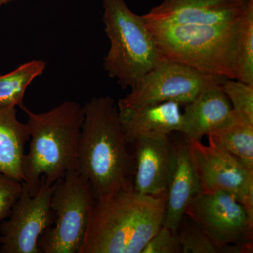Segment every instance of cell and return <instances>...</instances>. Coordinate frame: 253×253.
<instances>
[{
  "instance_id": "6da1fadb",
  "label": "cell",
  "mask_w": 253,
  "mask_h": 253,
  "mask_svg": "<svg viewBox=\"0 0 253 253\" xmlns=\"http://www.w3.org/2000/svg\"><path fill=\"white\" fill-rule=\"evenodd\" d=\"M166 199L137 192L130 181L96 199L78 253H141L163 225Z\"/></svg>"
},
{
  "instance_id": "7a4b0ae2",
  "label": "cell",
  "mask_w": 253,
  "mask_h": 253,
  "mask_svg": "<svg viewBox=\"0 0 253 253\" xmlns=\"http://www.w3.org/2000/svg\"><path fill=\"white\" fill-rule=\"evenodd\" d=\"M83 107L77 169L89 182L97 199L129 182L132 157L115 100L109 96L94 97Z\"/></svg>"
},
{
  "instance_id": "3957f363",
  "label": "cell",
  "mask_w": 253,
  "mask_h": 253,
  "mask_svg": "<svg viewBox=\"0 0 253 253\" xmlns=\"http://www.w3.org/2000/svg\"><path fill=\"white\" fill-rule=\"evenodd\" d=\"M19 108L27 116L31 139L23 160V183L34 196L41 179L50 187L68 171L77 169L84 107L76 101H66L45 113L33 112L24 104Z\"/></svg>"
},
{
  "instance_id": "277c9868",
  "label": "cell",
  "mask_w": 253,
  "mask_h": 253,
  "mask_svg": "<svg viewBox=\"0 0 253 253\" xmlns=\"http://www.w3.org/2000/svg\"><path fill=\"white\" fill-rule=\"evenodd\" d=\"M105 32L110 49L104 68L122 89L132 87L164 57L142 16L133 12L125 0H102Z\"/></svg>"
},
{
  "instance_id": "5b68a950",
  "label": "cell",
  "mask_w": 253,
  "mask_h": 253,
  "mask_svg": "<svg viewBox=\"0 0 253 253\" xmlns=\"http://www.w3.org/2000/svg\"><path fill=\"white\" fill-rule=\"evenodd\" d=\"M146 23L165 59L206 74L234 79L231 69L234 25L219 27Z\"/></svg>"
},
{
  "instance_id": "8992f818",
  "label": "cell",
  "mask_w": 253,
  "mask_h": 253,
  "mask_svg": "<svg viewBox=\"0 0 253 253\" xmlns=\"http://www.w3.org/2000/svg\"><path fill=\"white\" fill-rule=\"evenodd\" d=\"M95 202L89 182L77 169L68 171L56 181L50 203L54 226L40 238L41 253H79Z\"/></svg>"
},
{
  "instance_id": "52a82bcc",
  "label": "cell",
  "mask_w": 253,
  "mask_h": 253,
  "mask_svg": "<svg viewBox=\"0 0 253 253\" xmlns=\"http://www.w3.org/2000/svg\"><path fill=\"white\" fill-rule=\"evenodd\" d=\"M227 78L206 74L181 63L163 59L118 100V107L139 108L160 104H189L204 89L222 84Z\"/></svg>"
},
{
  "instance_id": "ba28073f",
  "label": "cell",
  "mask_w": 253,
  "mask_h": 253,
  "mask_svg": "<svg viewBox=\"0 0 253 253\" xmlns=\"http://www.w3.org/2000/svg\"><path fill=\"white\" fill-rule=\"evenodd\" d=\"M185 215L221 249L228 253L229 245L253 241V223L242 205L224 191H202L188 204Z\"/></svg>"
},
{
  "instance_id": "9c48e42d",
  "label": "cell",
  "mask_w": 253,
  "mask_h": 253,
  "mask_svg": "<svg viewBox=\"0 0 253 253\" xmlns=\"http://www.w3.org/2000/svg\"><path fill=\"white\" fill-rule=\"evenodd\" d=\"M185 139L202 191L233 195L253 223V171L217 148Z\"/></svg>"
},
{
  "instance_id": "30bf717a",
  "label": "cell",
  "mask_w": 253,
  "mask_h": 253,
  "mask_svg": "<svg viewBox=\"0 0 253 253\" xmlns=\"http://www.w3.org/2000/svg\"><path fill=\"white\" fill-rule=\"evenodd\" d=\"M52 186L41 179L38 193L31 196L23 182L21 196L13 206L8 220L0 224V253H41L38 242L43 233L54 224L51 211Z\"/></svg>"
},
{
  "instance_id": "8fae6325",
  "label": "cell",
  "mask_w": 253,
  "mask_h": 253,
  "mask_svg": "<svg viewBox=\"0 0 253 253\" xmlns=\"http://www.w3.org/2000/svg\"><path fill=\"white\" fill-rule=\"evenodd\" d=\"M248 0H163L143 15L145 22L156 25L231 27Z\"/></svg>"
},
{
  "instance_id": "7c38bea8",
  "label": "cell",
  "mask_w": 253,
  "mask_h": 253,
  "mask_svg": "<svg viewBox=\"0 0 253 253\" xmlns=\"http://www.w3.org/2000/svg\"><path fill=\"white\" fill-rule=\"evenodd\" d=\"M201 191L186 139L170 144V167L163 225L177 233L188 204Z\"/></svg>"
},
{
  "instance_id": "4fadbf2b",
  "label": "cell",
  "mask_w": 253,
  "mask_h": 253,
  "mask_svg": "<svg viewBox=\"0 0 253 253\" xmlns=\"http://www.w3.org/2000/svg\"><path fill=\"white\" fill-rule=\"evenodd\" d=\"M120 123L128 145L147 139L167 138L180 132L181 105L168 101L139 108L118 107Z\"/></svg>"
},
{
  "instance_id": "5bb4252c",
  "label": "cell",
  "mask_w": 253,
  "mask_h": 253,
  "mask_svg": "<svg viewBox=\"0 0 253 253\" xmlns=\"http://www.w3.org/2000/svg\"><path fill=\"white\" fill-rule=\"evenodd\" d=\"M221 85L215 84L204 89L186 105L180 132L187 139L201 141L232 119L234 113L230 101Z\"/></svg>"
},
{
  "instance_id": "9a60e30c",
  "label": "cell",
  "mask_w": 253,
  "mask_h": 253,
  "mask_svg": "<svg viewBox=\"0 0 253 253\" xmlns=\"http://www.w3.org/2000/svg\"><path fill=\"white\" fill-rule=\"evenodd\" d=\"M133 187L137 192L158 196L167 193L170 167V144L167 138L147 139L134 144Z\"/></svg>"
},
{
  "instance_id": "2e32d148",
  "label": "cell",
  "mask_w": 253,
  "mask_h": 253,
  "mask_svg": "<svg viewBox=\"0 0 253 253\" xmlns=\"http://www.w3.org/2000/svg\"><path fill=\"white\" fill-rule=\"evenodd\" d=\"M26 123L21 122L14 107H0V173L23 182L25 146L29 141Z\"/></svg>"
},
{
  "instance_id": "e0dca14e",
  "label": "cell",
  "mask_w": 253,
  "mask_h": 253,
  "mask_svg": "<svg viewBox=\"0 0 253 253\" xmlns=\"http://www.w3.org/2000/svg\"><path fill=\"white\" fill-rule=\"evenodd\" d=\"M208 137L210 146L224 151L253 171V123L241 119L234 113L226 126L208 134Z\"/></svg>"
},
{
  "instance_id": "ac0fdd59",
  "label": "cell",
  "mask_w": 253,
  "mask_h": 253,
  "mask_svg": "<svg viewBox=\"0 0 253 253\" xmlns=\"http://www.w3.org/2000/svg\"><path fill=\"white\" fill-rule=\"evenodd\" d=\"M234 79L253 85V0H248L233 26Z\"/></svg>"
},
{
  "instance_id": "d6986e66",
  "label": "cell",
  "mask_w": 253,
  "mask_h": 253,
  "mask_svg": "<svg viewBox=\"0 0 253 253\" xmlns=\"http://www.w3.org/2000/svg\"><path fill=\"white\" fill-rule=\"evenodd\" d=\"M46 66L45 61L34 59L23 63L11 72L0 75V107L22 106L26 90L44 73Z\"/></svg>"
},
{
  "instance_id": "ffe728a7",
  "label": "cell",
  "mask_w": 253,
  "mask_h": 253,
  "mask_svg": "<svg viewBox=\"0 0 253 253\" xmlns=\"http://www.w3.org/2000/svg\"><path fill=\"white\" fill-rule=\"evenodd\" d=\"M183 253H221V249L194 221L184 215L177 231Z\"/></svg>"
},
{
  "instance_id": "44dd1931",
  "label": "cell",
  "mask_w": 253,
  "mask_h": 253,
  "mask_svg": "<svg viewBox=\"0 0 253 253\" xmlns=\"http://www.w3.org/2000/svg\"><path fill=\"white\" fill-rule=\"evenodd\" d=\"M221 86L232 105L235 116L253 123V85L238 80L226 78Z\"/></svg>"
},
{
  "instance_id": "7402d4cb",
  "label": "cell",
  "mask_w": 253,
  "mask_h": 253,
  "mask_svg": "<svg viewBox=\"0 0 253 253\" xmlns=\"http://www.w3.org/2000/svg\"><path fill=\"white\" fill-rule=\"evenodd\" d=\"M181 253L177 233L162 225L158 232L148 241L141 253Z\"/></svg>"
},
{
  "instance_id": "603a6c76",
  "label": "cell",
  "mask_w": 253,
  "mask_h": 253,
  "mask_svg": "<svg viewBox=\"0 0 253 253\" xmlns=\"http://www.w3.org/2000/svg\"><path fill=\"white\" fill-rule=\"evenodd\" d=\"M22 191L23 182L0 173V224L9 217Z\"/></svg>"
},
{
  "instance_id": "cb8c5ba5",
  "label": "cell",
  "mask_w": 253,
  "mask_h": 253,
  "mask_svg": "<svg viewBox=\"0 0 253 253\" xmlns=\"http://www.w3.org/2000/svg\"><path fill=\"white\" fill-rule=\"evenodd\" d=\"M14 1V0H0V8L3 6V5L8 4V3L11 2V1Z\"/></svg>"
}]
</instances>
